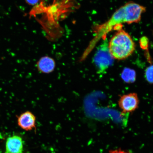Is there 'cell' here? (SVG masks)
Returning a JSON list of instances; mask_svg holds the SVG:
<instances>
[{
	"label": "cell",
	"instance_id": "obj_6",
	"mask_svg": "<svg viewBox=\"0 0 153 153\" xmlns=\"http://www.w3.org/2000/svg\"><path fill=\"white\" fill-rule=\"evenodd\" d=\"M24 142L22 137L17 135L7 139L5 153H23Z\"/></svg>",
	"mask_w": 153,
	"mask_h": 153
},
{
	"label": "cell",
	"instance_id": "obj_11",
	"mask_svg": "<svg viewBox=\"0 0 153 153\" xmlns=\"http://www.w3.org/2000/svg\"><path fill=\"white\" fill-rule=\"evenodd\" d=\"M28 4L31 5H34L39 2L40 0H25Z\"/></svg>",
	"mask_w": 153,
	"mask_h": 153
},
{
	"label": "cell",
	"instance_id": "obj_1",
	"mask_svg": "<svg viewBox=\"0 0 153 153\" xmlns=\"http://www.w3.org/2000/svg\"><path fill=\"white\" fill-rule=\"evenodd\" d=\"M145 11V7L134 2L125 4L118 9L107 22L99 26L97 37L105 39L107 34L112 30H117V28L120 29V26L123 24L139 22Z\"/></svg>",
	"mask_w": 153,
	"mask_h": 153
},
{
	"label": "cell",
	"instance_id": "obj_8",
	"mask_svg": "<svg viewBox=\"0 0 153 153\" xmlns=\"http://www.w3.org/2000/svg\"><path fill=\"white\" fill-rule=\"evenodd\" d=\"M121 77L127 83H132L136 78V73L134 70L129 68H124L121 74Z\"/></svg>",
	"mask_w": 153,
	"mask_h": 153
},
{
	"label": "cell",
	"instance_id": "obj_3",
	"mask_svg": "<svg viewBox=\"0 0 153 153\" xmlns=\"http://www.w3.org/2000/svg\"><path fill=\"white\" fill-rule=\"evenodd\" d=\"M114 60L109 51L108 43L105 40L97 48L94 56L93 62L98 71L102 72L112 65Z\"/></svg>",
	"mask_w": 153,
	"mask_h": 153
},
{
	"label": "cell",
	"instance_id": "obj_7",
	"mask_svg": "<svg viewBox=\"0 0 153 153\" xmlns=\"http://www.w3.org/2000/svg\"><path fill=\"white\" fill-rule=\"evenodd\" d=\"M38 71L43 74H49L54 71L56 63L53 59L48 56L42 57L37 63Z\"/></svg>",
	"mask_w": 153,
	"mask_h": 153
},
{
	"label": "cell",
	"instance_id": "obj_10",
	"mask_svg": "<svg viewBox=\"0 0 153 153\" xmlns=\"http://www.w3.org/2000/svg\"><path fill=\"white\" fill-rule=\"evenodd\" d=\"M109 153H131L128 151H124L120 149H117L115 150H111L109 151Z\"/></svg>",
	"mask_w": 153,
	"mask_h": 153
},
{
	"label": "cell",
	"instance_id": "obj_9",
	"mask_svg": "<svg viewBox=\"0 0 153 153\" xmlns=\"http://www.w3.org/2000/svg\"><path fill=\"white\" fill-rule=\"evenodd\" d=\"M145 77L149 83L153 84V65L146 68L145 72Z\"/></svg>",
	"mask_w": 153,
	"mask_h": 153
},
{
	"label": "cell",
	"instance_id": "obj_2",
	"mask_svg": "<svg viewBox=\"0 0 153 153\" xmlns=\"http://www.w3.org/2000/svg\"><path fill=\"white\" fill-rule=\"evenodd\" d=\"M108 48L114 59L121 60L133 54L135 51V45L128 33L120 29L108 43Z\"/></svg>",
	"mask_w": 153,
	"mask_h": 153
},
{
	"label": "cell",
	"instance_id": "obj_5",
	"mask_svg": "<svg viewBox=\"0 0 153 153\" xmlns=\"http://www.w3.org/2000/svg\"><path fill=\"white\" fill-rule=\"evenodd\" d=\"M18 124L21 128L26 131L36 129V117L30 111L22 113L17 116Z\"/></svg>",
	"mask_w": 153,
	"mask_h": 153
},
{
	"label": "cell",
	"instance_id": "obj_4",
	"mask_svg": "<svg viewBox=\"0 0 153 153\" xmlns=\"http://www.w3.org/2000/svg\"><path fill=\"white\" fill-rule=\"evenodd\" d=\"M139 100L135 93H131L122 96L118 101V105L122 112L129 113L138 108Z\"/></svg>",
	"mask_w": 153,
	"mask_h": 153
}]
</instances>
